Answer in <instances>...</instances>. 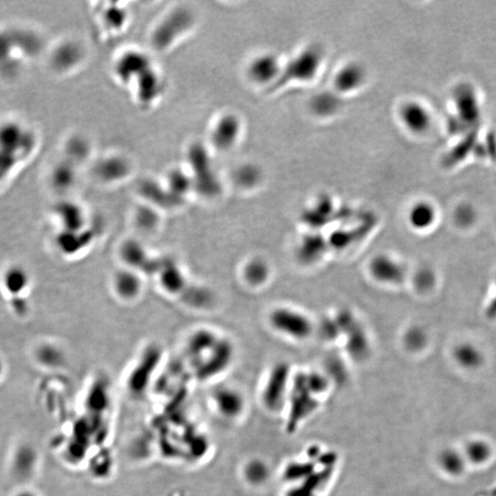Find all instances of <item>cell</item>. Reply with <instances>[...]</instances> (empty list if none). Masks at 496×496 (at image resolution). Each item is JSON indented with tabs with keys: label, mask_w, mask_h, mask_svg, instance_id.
Listing matches in <instances>:
<instances>
[{
	"label": "cell",
	"mask_w": 496,
	"mask_h": 496,
	"mask_svg": "<svg viewBox=\"0 0 496 496\" xmlns=\"http://www.w3.org/2000/svg\"><path fill=\"white\" fill-rule=\"evenodd\" d=\"M467 451H468L469 458H471L473 463H481L489 458L491 449L483 441H476V442L470 444Z\"/></svg>",
	"instance_id": "32"
},
{
	"label": "cell",
	"mask_w": 496,
	"mask_h": 496,
	"mask_svg": "<svg viewBox=\"0 0 496 496\" xmlns=\"http://www.w3.org/2000/svg\"><path fill=\"white\" fill-rule=\"evenodd\" d=\"M404 127L414 134H425L431 128L433 119L429 109L421 102H408L400 109Z\"/></svg>",
	"instance_id": "11"
},
{
	"label": "cell",
	"mask_w": 496,
	"mask_h": 496,
	"mask_svg": "<svg viewBox=\"0 0 496 496\" xmlns=\"http://www.w3.org/2000/svg\"><path fill=\"white\" fill-rule=\"evenodd\" d=\"M366 79V72L357 63H351L341 68L335 77V87L338 93H351L358 90Z\"/></svg>",
	"instance_id": "14"
},
{
	"label": "cell",
	"mask_w": 496,
	"mask_h": 496,
	"mask_svg": "<svg viewBox=\"0 0 496 496\" xmlns=\"http://www.w3.org/2000/svg\"><path fill=\"white\" fill-rule=\"evenodd\" d=\"M130 162L125 157L111 156L100 163L99 175L100 179L107 182H116L125 179L131 173Z\"/></svg>",
	"instance_id": "16"
},
{
	"label": "cell",
	"mask_w": 496,
	"mask_h": 496,
	"mask_svg": "<svg viewBox=\"0 0 496 496\" xmlns=\"http://www.w3.org/2000/svg\"><path fill=\"white\" fill-rule=\"evenodd\" d=\"M246 72L248 79L255 84H268L271 88L279 80L282 70L276 56L263 54L252 60Z\"/></svg>",
	"instance_id": "9"
},
{
	"label": "cell",
	"mask_w": 496,
	"mask_h": 496,
	"mask_svg": "<svg viewBox=\"0 0 496 496\" xmlns=\"http://www.w3.org/2000/svg\"><path fill=\"white\" fill-rule=\"evenodd\" d=\"M326 248V241L320 234H309L301 242L298 257L303 263H314L325 253Z\"/></svg>",
	"instance_id": "18"
},
{
	"label": "cell",
	"mask_w": 496,
	"mask_h": 496,
	"mask_svg": "<svg viewBox=\"0 0 496 496\" xmlns=\"http://www.w3.org/2000/svg\"><path fill=\"white\" fill-rule=\"evenodd\" d=\"M3 282L8 294L15 296L21 294L27 288L29 278L24 269L14 266L6 271Z\"/></svg>",
	"instance_id": "24"
},
{
	"label": "cell",
	"mask_w": 496,
	"mask_h": 496,
	"mask_svg": "<svg viewBox=\"0 0 496 496\" xmlns=\"http://www.w3.org/2000/svg\"><path fill=\"white\" fill-rule=\"evenodd\" d=\"M3 371V364L1 360H0V375H1Z\"/></svg>",
	"instance_id": "39"
},
{
	"label": "cell",
	"mask_w": 496,
	"mask_h": 496,
	"mask_svg": "<svg viewBox=\"0 0 496 496\" xmlns=\"http://www.w3.org/2000/svg\"><path fill=\"white\" fill-rule=\"evenodd\" d=\"M323 56L317 47H309L303 50L282 70L279 80L272 88L276 90L284 84L294 80L298 82H308L314 79L322 64Z\"/></svg>",
	"instance_id": "1"
},
{
	"label": "cell",
	"mask_w": 496,
	"mask_h": 496,
	"mask_svg": "<svg viewBox=\"0 0 496 496\" xmlns=\"http://www.w3.org/2000/svg\"><path fill=\"white\" fill-rule=\"evenodd\" d=\"M435 217V209L429 203L420 202L409 211V223L415 229H426L431 225Z\"/></svg>",
	"instance_id": "21"
},
{
	"label": "cell",
	"mask_w": 496,
	"mask_h": 496,
	"mask_svg": "<svg viewBox=\"0 0 496 496\" xmlns=\"http://www.w3.org/2000/svg\"><path fill=\"white\" fill-rule=\"evenodd\" d=\"M456 358L461 365L474 368L480 364L481 358L480 353L471 346H461L456 351Z\"/></svg>",
	"instance_id": "29"
},
{
	"label": "cell",
	"mask_w": 496,
	"mask_h": 496,
	"mask_svg": "<svg viewBox=\"0 0 496 496\" xmlns=\"http://www.w3.org/2000/svg\"><path fill=\"white\" fill-rule=\"evenodd\" d=\"M241 476L246 483L257 486L268 479L269 469L263 461L249 460L243 464L241 469Z\"/></svg>",
	"instance_id": "22"
},
{
	"label": "cell",
	"mask_w": 496,
	"mask_h": 496,
	"mask_svg": "<svg viewBox=\"0 0 496 496\" xmlns=\"http://www.w3.org/2000/svg\"><path fill=\"white\" fill-rule=\"evenodd\" d=\"M340 107L339 99L331 94H320L314 97L312 109L315 113L322 116L333 115Z\"/></svg>",
	"instance_id": "26"
},
{
	"label": "cell",
	"mask_w": 496,
	"mask_h": 496,
	"mask_svg": "<svg viewBox=\"0 0 496 496\" xmlns=\"http://www.w3.org/2000/svg\"><path fill=\"white\" fill-rule=\"evenodd\" d=\"M136 97L141 104H152L162 94L163 80L153 65L133 83Z\"/></svg>",
	"instance_id": "12"
},
{
	"label": "cell",
	"mask_w": 496,
	"mask_h": 496,
	"mask_svg": "<svg viewBox=\"0 0 496 496\" xmlns=\"http://www.w3.org/2000/svg\"><path fill=\"white\" fill-rule=\"evenodd\" d=\"M269 269L263 261L252 260L243 269V277L252 285H259L268 279Z\"/></svg>",
	"instance_id": "27"
},
{
	"label": "cell",
	"mask_w": 496,
	"mask_h": 496,
	"mask_svg": "<svg viewBox=\"0 0 496 496\" xmlns=\"http://www.w3.org/2000/svg\"><path fill=\"white\" fill-rule=\"evenodd\" d=\"M272 326L282 334L295 338H305L312 332V323L307 317L289 309H279L271 315Z\"/></svg>",
	"instance_id": "7"
},
{
	"label": "cell",
	"mask_w": 496,
	"mask_h": 496,
	"mask_svg": "<svg viewBox=\"0 0 496 496\" xmlns=\"http://www.w3.org/2000/svg\"><path fill=\"white\" fill-rule=\"evenodd\" d=\"M288 376V368L283 364L275 367L264 387L262 399L266 406L273 408L282 397Z\"/></svg>",
	"instance_id": "15"
},
{
	"label": "cell",
	"mask_w": 496,
	"mask_h": 496,
	"mask_svg": "<svg viewBox=\"0 0 496 496\" xmlns=\"http://www.w3.org/2000/svg\"><path fill=\"white\" fill-rule=\"evenodd\" d=\"M320 334L325 339H335L340 334L339 328H338L335 320L325 319L322 321L320 325Z\"/></svg>",
	"instance_id": "37"
},
{
	"label": "cell",
	"mask_w": 496,
	"mask_h": 496,
	"mask_svg": "<svg viewBox=\"0 0 496 496\" xmlns=\"http://www.w3.org/2000/svg\"><path fill=\"white\" fill-rule=\"evenodd\" d=\"M369 269L375 279L384 283L402 282L406 275L403 266L387 256L374 257Z\"/></svg>",
	"instance_id": "13"
},
{
	"label": "cell",
	"mask_w": 496,
	"mask_h": 496,
	"mask_svg": "<svg viewBox=\"0 0 496 496\" xmlns=\"http://www.w3.org/2000/svg\"><path fill=\"white\" fill-rule=\"evenodd\" d=\"M161 360V351L157 348L146 349L137 361L127 378V389L134 397L145 394L150 385L154 371Z\"/></svg>",
	"instance_id": "4"
},
{
	"label": "cell",
	"mask_w": 496,
	"mask_h": 496,
	"mask_svg": "<svg viewBox=\"0 0 496 496\" xmlns=\"http://www.w3.org/2000/svg\"><path fill=\"white\" fill-rule=\"evenodd\" d=\"M160 282L166 291L174 294L179 292L183 286H185V278L182 271L174 264H166L160 275Z\"/></svg>",
	"instance_id": "25"
},
{
	"label": "cell",
	"mask_w": 496,
	"mask_h": 496,
	"mask_svg": "<svg viewBox=\"0 0 496 496\" xmlns=\"http://www.w3.org/2000/svg\"><path fill=\"white\" fill-rule=\"evenodd\" d=\"M114 289L123 299H134L141 291V280L134 271H119L114 278Z\"/></svg>",
	"instance_id": "19"
},
{
	"label": "cell",
	"mask_w": 496,
	"mask_h": 496,
	"mask_svg": "<svg viewBox=\"0 0 496 496\" xmlns=\"http://www.w3.org/2000/svg\"><path fill=\"white\" fill-rule=\"evenodd\" d=\"M211 404L218 417L226 421H236L245 412V398L231 386H221L211 394Z\"/></svg>",
	"instance_id": "6"
},
{
	"label": "cell",
	"mask_w": 496,
	"mask_h": 496,
	"mask_svg": "<svg viewBox=\"0 0 496 496\" xmlns=\"http://www.w3.org/2000/svg\"><path fill=\"white\" fill-rule=\"evenodd\" d=\"M486 315L487 317L491 318V319H495L496 317V296L487 307Z\"/></svg>",
	"instance_id": "38"
},
{
	"label": "cell",
	"mask_w": 496,
	"mask_h": 496,
	"mask_svg": "<svg viewBox=\"0 0 496 496\" xmlns=\"http://www.w3.org/2000/svg\"><path fill=\"white\" fill-rule=\"evenodd\" d=\"M56 214L65 229L64 232L79 233L84 229L85 215L79 205L65 203L57 208Z\"/></svg>",
	"instance_id": "17"
},
{
	"label": "cell",
	"mask_w": 496,
	"mask_h": 496,
	"mask_svg": "<svg viewBox=\"0 0 496 496\" xmlns=\"http://www.w3.org/2000/svg\"><path fill=\"white\" fill-rule=\"evenodd\" d=\"M341 333L348 335V349L349 353L355 358H362L368 353L369 343L365 333L355 321L351 312L344 310L340 311L335 318Z\"/></svg>",
	"instance_id": "8"
},
{
	"label": "cell",
	"mask_w": 496,
	"mask_h": 496,
	"mask_svg": "<svg viewBox=\"0 0 496 496\" xmlns=\"http://www.w3.org/2000/svg\"><path fill=\"white\" fill-rule=\"evenodd\" d=\"M192 17L184 8L169 13L154 31L152 41L157 50H166L191 27Z\"/></svg>",
	"instance_id": "3"
},
{
	"label": "cell",
	"mask_w": 496,
	"mask_h": 496,
	"mask_svg": "<svg viewBox=\"0 0 496 496\" xmlns=\"http://www.w3.org/2000/svg\"><path fill=\"white\" fill-rule=\"evenodd\" d=\"M122 259L131 266H138L145 259V251L136 242H128L122 248Z\"/></svg>",
	"instance_id": "30"
},
{
	"label": "cell",
	"mask_w": 496,
	"mask_h": 496,
	"mask_svg": "<svg viewBox=\"0 0 496 496\" xmlns=\"http://www.w3.org/2000/svg\"><path fill=\"white\" fill-rule=\"evenodd\" d=\"M243 131L242 122L234 113L222 114L211 126L210 141L213 148L219 151H229L239 141Z\"/></svg>",
	"instance_id": "5"
},
{
	"label": "cell",
	"mask_w": 496,
	"mask_h": 496,
	"mask_svg": "<svg viewBox=\"0 0 496 496\" xmlns=\"http://www.w3.org/2000/svg\"><path fill=\"white\" fill-rule=\"evenodd\" d=\"M315 206L317 207L308 210L303 214V222L314 227H320L325 225L331 216L333 211L331 200L323 198Z\"/></svg>",
	"instance_id": "23"
},
{
	"label": "cell",
	"mask_w": 496,
	"mask_h": 496,
	"mask_svg": "<svg viewBox=\"0 0 496 496\" xmlns=\"http://www.w3.org/2000/svg\"><path fill=\"white\" fill-rule=\"evenodd\" d=\"M127 11L122 8L111 7L105 14V22L111 30L120 31L127 22Z\"/></svg>",
	"instance_id": "31"
},
{
	"label": "cell",
	"mask_w": 496,
	"mask_h": 496,
	"mask_svg": "<svg viewBox=\"0 0 496 496\" xmlns=\"http://www.w3.org/2000/svg\"><path fill=\"white\" fill-rule=\"evenodd\" d=\"M39 360L45 365H57L62 360V355L60 354L58 349L56 346L45 345L39 349L38 352Z\"/></svg>",
	"instance_id": "34"
},
{
	"label": "cell",
	"mask_w": 496,
	"mask_h": 496,
	"mask_svg": "<svg viewBox=\"0 0 496 496\" xmlns=\"http://www.w3.org/2000/svg\"><path fill=\"white\" fill-rule=\"evenodd\" d=\"M233 357V348L226 341H218L206 353L194 362L195 377L200 381H209L220 376L230 366Z\"/></svg>",
	"instance_id": "2"
},
{
	"label": "cell",
	"mask_w": 496,
	"mask_h": 496,
	"mask_svg": "<svg viewBox=\"0 0 496 496\" xmlns=\"http://www.w3.org/2000/svg\"><path fill=\"white\" fill-rule=\"evenodd\" d=\"M151 67V61L146 54L139 51H130L117 59L115 74L120 83L131 85Z\"/></svg>",
	"instance_id": "10"
},
{
	"label": "cell",
	"mask_w": 496,
	"mask_h": 496,
	"mask_svg": "<svg viewBox=\"0 0 496 496\" xmlns=\"http://www.w3.org/2000/svg\"><path fill=\"white\" fill-rule=\"evenodd\" d=\"M434 282V274L432 273V271L426 269H421L415 277V286H417L421 291H429V289L432 288Z\"/></svg>",
	"instance_id": "36"
},
{
	"label": "cell",
	"mask_w": 496,
	"mask_h": 496,
	"mask_svg": "<svg viewBox=\"0 0 496 496\" xmlns=\"http://www.w3.org/2000/svg\"><path fill=\"white\" fill-rule=\"evenodd\" d=\"M374 220L369 221L365 225L360 226L353 231H337L332 234L330 237V245L333 248L335 249H344L349 248V246L352 245L355 241L361 239V238L366 237L367 234L371 230L372 226H374Z\"/></svg>",
	"instance_id": "20"
},
{
	"label": "cell",
	"mask_w": 496,
	"mask_h": 496,
	"mask_svg": "<svg viewBox=\"0 0 496 496\" xmlns=\"http://www.w3.org/2000/svg\"><path fill=\"white\" fill-rule=\"evenodd\" d=\"M426 343V335L419 328H412L406 333L404 337V344L410 351H418L423 348Z\"/></svg>",
	"instance_id": "33"
},
{
	"label": "cell",
	"mask_w": 496,
	"mask_h": 496,
	"mask_svg": "<svg viewBox=\"0 0 496 496\" xmlns=\"http://www.w3.org/2000/svg\"><path fill=\"white\" fill-rule=\"evenodd\" d=\"M260 172L255 166H242L234 172V182L242 188H252L260 179Z\"/></svg>",
	"instance_id": "28"
},
{
	"label": "cell",
	"mask_w": 496,
	"mask_h": 496,
	"mask_svg": "<svg viewBox=\"0 0 496 496\" xmlns=\"http://www.w3.org/2000/svg\"><path fill=\"white\" fill-rule=\"evenodd\" d=\"M442 463L447 471L458 474L463 471L464 463L463 458L458 453L449 451L443 455Z\"/></svg>",
	"instance_id": "35"
}]
</instances>
